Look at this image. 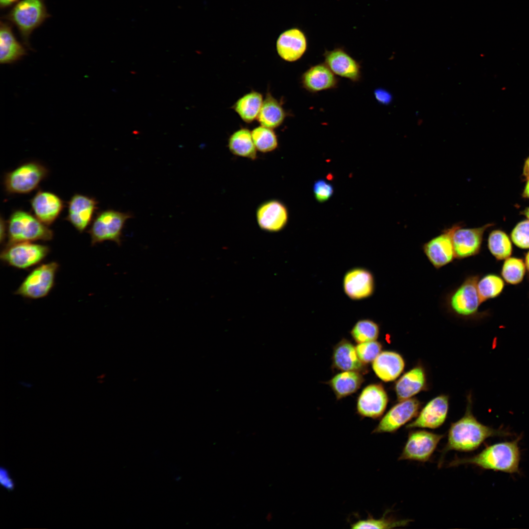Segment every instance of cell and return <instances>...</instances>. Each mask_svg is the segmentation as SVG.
Here are the masks:
<instances>
[{
  "label": "cell",
  "mask_w": 529,
  "mask_h": 529,
  "mask_svg": "<svg viewBox=\"0 0 529 529\" xmlns=\"http://www.w3.org/2000/svg\"><path fill=\"white\" fill-rule=\"evenodd\" d=\"M426 376L423 368L417 366L405 373L396 382L395 390L399 401L409 398L423 390Z\"/></svg>",
  "instance_id": "cell-25"
},
{
  "label": "cell",
  "mask_w": 529,
  "mask_h": 529,
  "mask_svg": "<svg viewBox=\"0 0 529 529\" xmlns=\"http://www.w3.org/2000/svg\"><path fill=\"white\" fill-rule=\"evenodd\" d=\"M283 102L267 91L257 119L261 125L274 129L283 123L288 115L283 108Z\"/></svg>",
  "instance_id": "cell-26"
},
{
  "label": "cell",
  "mask_w": 529,
  "mask_h": 529,
  "mask_svg": "<svg viewBox=\"0 0 529 529\" xmlns=\"http://www.w3.org/2000/svg\"><path fill=\"white\" fill-rule=\"evenodd\" d=\"M448 400V397L445 395L433 398L423 408L416 419L406 426V428L436 429L441 426L447 416Z\"/></svg>",
  "instance_id": "cell-18"
},
{
  "label": "cell",
  "mask_w": 529,
  "mask_h": 529,
  "mask_svg": "<svg viewBox=\"0 0 529 529\" xmlns=\"http://www.w3.org/2000/svg\"><path fill=\"white\" fill-rule=\"evenodd\" d=\"M461 225L460 223L455 224L423 244L424 254L435 268L439 269L455 259L453 236L455 230Z\"/></svg>",
  "instance_id": "cell-11"
},
{
  "label": "cell",
  "mask_w": 529,
  "mask_h": 529,
  "mask_svg": "<svg viewBox=\"0 0 529 529\" xmlns=\"http://www.w3.org/2000/svg\"><path fill=\"white\" fill-rule=\"evenodd\" d=\"M313 192L316 200L320 202L328 200L333 195V186L325 180H317L313 185Z\"/></svg>",
  "instance_id": "cell-39"
},
{
  "label": "cell",
  "mask_w": 529,
  "mask_h": 529,
  "mask_svg": "<svg viewBox=\"0 0 529 529\" xmlns=\"http://www.w3.org/2000/svg\"><path fill=\"white\" fill-rule=\"evenodd\" d=\"M324 63L335 74L349 79L354 82L361 78V65L342 48L331 50H326L323 53Z\"/></svg>",
  "instance_id": "cell-17"
},
{
  "label": "cell",
  "mask_w": 529,
  "mask_h": 529,
  "mask_svg": "<svg viewBox=\"0 0 529 529\" xmlns=\"http://www.w3.org/2000/svg\"><path fill=\"white\" fill-rule=\"evenodd\" d=\"M513 242L522 249L529 248V219L519 222L511 233Z\"/></svg>",
  "instance_id": "cell-38"
},
{
  "label": "cell",
  "mask_w": 529,
  "mask_h": 529,
  "mask_svg": "<svg viewBox=\"0 0 529 529\" xmlns=\"http://www.w3.org/2000/svg\"><path fill=\"white\" fill-rule=\"evenodd\" d=\"M302 87L312 93L333 89L337 87L338 80L325 63L310 67L301 77Z\"/></svg>",
  "instance_id": "cell-22"
},
{
  "label": "cell",
  "mask_w": 529,
  "mask_h": 529,
  "mask_svg": "<svg viewBox=\"0 0 529 529\" xmlns=\"http://www.w3.org/2000/svg\"><path fill=\"white\" fill-rule=\"evenodd\" d=\"M308 46L304 32L298 28L289 29L280 34L276 42V49L284 60L293 62L300 59Z\"/></svg>",
  "instance_id": "cell-20"
},
{
  "label": "cell",
  "mask_w": 529,
  "mask_h": 529,
  "mask_svg": "<svg viewBox=\"0 0 529 529\" xmlns=\"http://www.w3.org/2000/svg\"><path fill=\"white\" fill-rule=\"evenodd\" d=\"M443 437V434L425 430L410 432L399 460L428 461Z\"/></svg>",
  "instance_id": "cell-10"
},
{
  "label": "cell",
  "mask_w": 529,
  "mask_h": 529,
  "mask_svg": "<svg viewBox=\"0 0 529 529\" xmlns=\"http://www.w3.org/2000/svg\"><path fill=\"white\" fill-rule=\"evenodd\" d=\"M479 279L478 275L468 276L448 295L446 305L450 313L466 319L478 314L481 303L477 289Z\"/></svg>",
  "instance_id": "cell-7"
},
{
  "label": "cell",
  "mask_w": 529,
  "mask_h": 529,
  "mask_svg": "<svg viewBox=\"0 0 529 529\" xmlns=\"http://www.w3.org/2000/svg\"><path fill=\"white\" fill-rule=\"evenodd\" d=\"M0 242L2 243L7 235V222L1 216L0 218Z\"/></svg>",
  "instance_id": "cell-42"
},
{
  "label": "cell",
  "mask_w": 529,
  "mask_h": 529,
  "mask_svg": "<svg viewBox=\"0 0 529 529\" xmlns=\"http://www.w3.org/2000/svg\"><path fill=\"white\" fill-rule=\"evenodd\" d=\"M374 95L376 100L384 105L389 104L392 101V96L387 90L383 88L375 90Z\"/></svg>",
  "instance_id": "cell-41"
},
{
  "label": "cell",
  "mask_w": 529,
  "mask_h": 529,
  "mask_svg": "<svg viewBox=\"0 0 529 529\" xmlns=\"http://www.w3.org/2000/svg\"><path fill=\"white\" fill-rule=\"evenodd\" d=\"M492 223L476 228H457L453 236L455 259H463L478 255L481 249L484 231Z\"/></svg>",
  "instance_id": "cell-14"
},
{
  "label": "cell",
  "mask_w": 529,
  "mask_h": 529,
  "mask_svg": "<svg viewBox=\"0 0 529 529\" xmlns=\"http://www.w3.org/2000/svg\"><path fill=\"white\" fill-rule=\"evenodd\" d=\"M363 382L362 375L356 371H344L336 375L328 382L338 400L355 393Z\"/></svg>",
  "instance_id": "cell-30"
},
{
  "label": "cell",
  "mask_w": 529,
  "mask_h": 529,
  "mask_svg": "<svg viewBox=\"0 0 529 529\" xmlns=\"http://www.w3.org/2000/svg\"><path fill=\"white\" fill-rule=\"evenodd\" d=\"M343 287L345 294L350 298L364 299L370 296L374 292V277L370 271L364 268H354L345 273Z\"/></svg>",
  "instance_id": "cell-19"
},
{
  "label": "cell",
  "mask_w": 529,
  "mask_h": 529,
  "mask_svg": "<svg viewBox=\"0 0 529 529\" xmlns=\"http://www.w3.org/2000/svg\"><path fill=\"white\" fill-rule=\"evenodd\" d=\"M523 197L529 198V178L527 179V181L523 190L522 193Z\"/></svg>",
  "instance_id": "cell-45"
},
{
  "label": "cell",
  "mask_w": 529,
  "mask_h": 529,
  "mask_svg": "<svg viewBox=\"0 0 529 529\" xmlns=\"http://www.w3.org/2000/svg\"><path fill=\"white\" fill-rule=\"evenodd\" d=\"M26 54L24 46L16 39L9 23H0V63L10 64L22 59Z\"/></svg>",
  "instance_id": "cell-23"
},
{
  "label": "cell",
  "mask_w": 529,
  "mask_h": 529,
  "mask_svg": "<svg viewBox=\"0 0 529 529\" xmlns=\"http://www.w3.org/2000/svg\"><path fill=\"white\" fill-rule=\"evenodd\" d=\"M520 451L518 440L495 443L470 457L456 458L450 466L472 464L481 469L515 473L519 471Z\"/></svg>",
  "instance_id": "cell-2"
},
{
  "label": "cell",
  "mask_w": 529,
  "mask_h": 529,
  "mask_svg": "<svg viewBox=\"0 0 529 529\" xmlns=\"http://www.w3.org/2000/svg\"><path fill=\"white\" fill-rule=\"evenodd\" d=\"M227 147L235 156L251 160L258 157L251 131L247 127H241L233 132L228 139Z\"/></svg>",
  "instance_id": "cell-28"
},
{
  "label": "cell",
  "mask_w": 529,
  "mask_h": 529,
  "mask_svg": "<svg viewBox=\"0 0 529 529\" xmlns=\"http://www.w3.org/2000/svg\"><path fill=\"white\" fill-rule=\"evenodd\" d=\"M388 401L387 393L382 385H370L359 395L357 412L362 417L377 419L383 414Z\"/></svg>",
  "instance_id": "cell-16"
},
{
  "label": "cell",
  "mask_w": 529,
  "mask_h": 529,
  "mask_svg": "<svg viewBox=\"0 0 529 529\" xmlns=\"http://www.w3.org/2000/svg\"><path fill=\"white\" fill-rule=\"evenodd\" d=\"M411 520H396L385 517V514L380 519L369 517L366 519L360 520L351 525L352 529H392L403 527L409 524Z\"/></svg>",
  "instance_id": "cell-36"
},
{
  "label": "cell",
  "mask_w": 529,
  "mask_h": 529,
  "mask_svg": "<svg viewBox=\"0 0 529 529\" xmlns=\"http://www.w3.org/2000/svg\"><path fill=\"white\" fill-rule=\"evenodd\" d=\"M404 367L405 362L402 356L392 351L381 352L372 363V368L376 375L386 382L397 379Z\"/></svg>",
  "instance_id": "cell-24"
},
{
  "label": "cell",
  "mask_w": 529,
  "mask_h": 529,
  "mask_svg": "<svg viewBox=\"0 0 529 529\" xmlns=\"http://www.w3.org/2000/svg\"><path fill=\"white\" fill-rule=\"evenodd\" d=\"M30 201L35 216L47 226L55 221L64 207L59 196L47 191H38Z\"/></svg>",
  "instance_id": "cell-21"
},
{
  "label": "cell",
  "mask_w": 529,
  "mask_h": 529,
  "mask_svg": "<svg viewBox=\"0 0 529 529\" xmlns=\"http://www.w3.org/2000/svg\"><path fill=\"white\" fill-rule=\"evenodd\" d=\"M259 227L269 232H277L286 226L289 219L286 205L278 199H270L259 205L256 211Z\"/></svg>",
  "instance_id": "cell-13"
},
{
  "label": "cell",
  "mask_w": 529,
  "mask_h": 529,
  "mask_svg": "<svg viewBox=\"0 0 529 529\" xmlns=\"http://www.w3.org/2000/svg\"><path fill=\"white\" fill-rule=\"evenodd\" d=\"M522 214L524 215L526 217L529 219V207L525 208L522 212Z\"/></svg>",
  "instance_id": "cell-47"
},
{
  "label": "cell",
  "mask_w": 529,
  "mask_h": 529,
  "mask_svg": "<svg viewBox=\"0 0 529 529\" xmlns=\"http://www.w3.org/2000/svg\"><path fill=\"white\" fill-rule=\"evenodd\" d=\"M50 16L44 0H20L2 18L17 27L23 44L31 49V34Z\"/></svg>",
  "instance_id": "cell-3"
},
{
  "label": "cell",
  "mask_w": 529,
  "mask_h": 529,
  "mask_svg": "<svg viewBox=\"0 0 529 529\" xmlns=\"http://www.w3.org/2000/svg\"><path fill=\"white\" fill-rule=\"evenodd\" d=\"M379 334L378 325L368 319L358 321L351 331L353 338L359 343L375 340Z\"/></svg>",
  "instance_id": "cell-35"
},
{
  "label": "cell",
  "mask_w": 529,
  "mask_h": 529,
  "mask_svg": "<svg viewBox=\"0 0 529 529\" xmlns=\"http://www.w3.org/2000/svg\"><path fill=\"white\" fill-rule=\"evenodd\" d=\"M58 268L55 262L40 265L25 278L15 294L29 299L45 297L54 286Z\"/></svg>",
  "instance_id": "cell-8"
},
{
  "label": "cell",
  "mask_w": 529,
  "mask_h": 529,
  "mask_svg": "<svg viewBox=\"0 0 529 529\" xmlns=\"http://www.w3.org/2000/svg\"><path fill=\"white\" fill-rule=\"evenodd\" d=\"M48 169L37 162L23 164L5 174L3 185L9 194L28 193L36 189L46 178Z\"/></svg>",
  "instance_id": "cell-6"
},
{
  "label": "cell",
  "mask_w": 529,
  "mask_h": 529,
  "mask_svg": "<svg viewBox=\"0 0 529 529\" xmlns=\"http://www.w3.org/2000/svg\"><path fill=\"white\" fill-rule=\"evenodd\" d=\"M504 286L503 279L496 274H488L479 278L477 289L481 302L497 297L502 292Z\"/></svg>",
  "instance_id": "cell-33"
},
{
  "label": "cell",
  "mask_w": 529,
  "mask_h": 529,
  "mask_svg": "<svg viewBox=\"0 0 529 529\" xmlns=\"http://www.w3.org/2000/svg\"><path fill=\"white\" fill-rule=\"evenodd\" d=\"M487 246L491 254L498 260L509 258L512 251L509 238L506 233L499 230L492 231L489 234Z\"/></svg>",
  "instance_id": "cell-31"
},
{
  "label": "cell",
  "mask_w": 529,
  "mask_h": 529,
  "mask_svg": "<svg viewBox=\"0 0 529 529\" xmlns=\"http://www.w3.org/2000/svg\"><path fill=\"white\" fill-rule=\"evenodd\" d=\"M421 404L415 398L400 401L381 419L373 433H392L417 416Z\"/></svg>",
  "instance_id": "cell-12"
},
{
  "label": "cell",
  "mask_w": 529,
  "mask_h": 529,
  "mask_svg": "<svg viewBox=\"0 0 529 529\" xmlns=\"http://www.w3.org/2000/svg\"><path fill=\"white\" fill-rule=\"evenodd\" d=\"M509 433L501 429H495L478 421L473 415L470 403L464 415L453 423L449 430L448 440L442 451L443 456L449 451L470 452L477 449L488 438L496 436H506Z\"/></svg>",
  "instance_id": "cell-1"
},
{
  "label": "cell",
  "mask_w": 529,
  "mask_h": 529,
  "mask_svg": "<svg viewBox=\"0 0 529 529\" xmlns=\"http://www.w3.org/2000/svg\"><path fill=\"white\" fill-rule=\"evenodd\" d=\"M382 348L381 343L375 340L360 343L356 347L358 357L363 363L373 361L381 353Z\"/></svg>",
  "instance_id": "cell-37"
},
{
  "label": "cell",
  "mask_w": 529,
  "mask_h": 529,
  "mask_svg": "<svg viewBox=\"0 0 529 529\" xmlns=\"http://www.w3.org/2000/svg\"><path fill=\"white\" fill-rule=\"evenodd\" d=\"M8 243L48 241L53 232L48 226L35 216L24 211L18 210L10 215L7 222Z\"/></svg>",
  "instance_id": "cell-4"
},
{
  "label": "cell",
  "mask_w": 529,
  "mask_h": 529,
  "mask_svg": "<svg viewBox=\"0 0 529 529\" xmlns=\"http://www.w3.org/2000/svg\"><path fill=\"white\" fill-rule=\"evenodd\" d=\"M130 213L109 209L96 214L87 231L92 245L112 241L120 245L122 230L126 221L131 218Z\"/></svg>",
  "instance_id": "cell-5"
},
{
  "label": "cell",
  "mask_w": 529,
  "mask_h": 529,
  "mask_svg": "<svg viewBox=\"0 0 529 529\" xmlns=\"http://www.w3.org/2000/svg\"><path fill=\"white\" fill-rule=\"evenodd\" d=\"M19 0H0L1 9H4L18 2Z\"/></svg>",
  "instance_id": "cell-43"
},
{
  "label": "cell",
  "mask_w": 529,
  "mask_h": 529,
  "mask_svg": "<svg viewBox=\"0 0 529 529\" xmlns=\"http://www.w3.org/2000/svg\"><path fill=\"white\" fill-rule=\"evenodd\" d=\"M333 365L343 371L362 370L363 363L358 357L356 347L348 340L343 339L334 348Z\"/></svg>",
  "instance_id": "cell-27"
},
{
  "label": "cell",
  "mask_w": 529,
  "mask_h": 529,
  "mask_svg": "<svg viewBox=\"0 0 529 529\" xmlns=\"http://www.w3.org/2000/svg\"><path fill=\"white\" fill-rule=\"evenodd\" d=\"M264 101L261 93L252 90L239 98L231 108L247 123L257 119Z\"/></svg>",
  "instance_id": "cell-29"
},
{
  "label": "cell",
  "mask_w": 529,
  "mask_h": 529,
  "mask_svg": "<svg viewBox=\"0 0 529 529\" xmlns=\"http://www.w3.org/2000/svg\"><path fill=\"white\" fill-rule=\"evenodd\" d=\"M525 265L528 271L529 272V251L527 252L525 257Z\"/></svg>",
  "instance_id": "cell-46"
},
{
  "label": "cell",
  "mask_w": 529,
  "mask_h": 529,
  "mask_svg": "<svg viewBox=\"0 0 529 529\" xmlns=\"http://www.w3.org/2000/svg\"><path fill=\"white\" fill-rule=\"evenodd\" d=\"M49 251L48 246L32 242L7 243L1 252L0 259L8 265L26 269L42 262Z\"/></svg>",
  "instance_id": "cell-9"
},
{
  "label": "cell",
  "mask_w": 529,
  "mask_h": 529,
  "mask_svg": "<svg viewBox=\"0 0 529 529\" xmlns=\"http://www.w3.org/2000/svg\"><path fill=\"white\" fill-rule=\"evenodd\" d=\"M523 174L527 179L529 178V156L527 158L525 162Z\"/></svg>",
  "instance_id": "cell-44"
},
{
  "label": "cell",
  "mask_w": 529,
  "mask_h": 529,
  "mask_svg": "<svg viewBox=\"0 0 529 529\" xmlns=\"http://www.w3.org/2000/svg\"><path fill=\"white\" fill-rule=\"evenodd\" d=\"M526 265L519 258L509 257L505 260L501 271L502 276L507 283L516 285L523 280L526 272Z\"/></svg>",
  "instance_id": "cell-34"
},
{
  "label": "cell",
  "mask_w": 529,
  "mask_h": 529,
  "mask_svg": "<svg viewBox=\"0 0 529 529\" xmlns=\"http://www.w3.org/2000/svg\"><path fill=\"white\" fill-rule=\"evenodd\" d=\"M0 483L1 486L9 492L15 489L16 483L9 470L3 465L0 467Z\"/></svg>",
  "instance_id": "cell-40"
},
{
  "label": "cell",
  "mask_w": 529,
  "mask_h": 529,
  "mask_svg": "<svg viewBox=\"0 0 529 529\" xmlns=\"http://www.w3.org/2000/svg\"><path fill=\"white\" fill-rule=\"evenodd\" d=\"M273 129L261 125L251 131L253 142L258 151L266 153L277 148L278 137Z\"/></svg>",
  "instance_id": "cell-32"
},
{
  "label": "cell",
  "mask_w": 529,
  "mask_h": 529,
  "mask_svg": "<svg viewBox=\"0 0 529 529\" xmlns=\"http://www.w3.org/2000/svg\"><path fill=\"white\" fill-rule=\"evenodd\" d=\"M97 204V201L93 197L75 194L68 203V214L65 219L82 233L91 222L98 208Z\"/></svg>",
  "instance_id": "cell-15"
}]
</instances>
